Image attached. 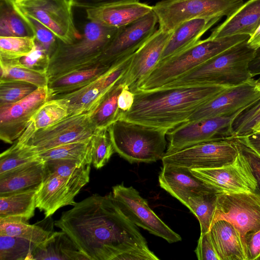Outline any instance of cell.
<instances>
[{"mask_svg":"<svg viewBox=\"0 0 260 260\" xmlns=\"http://www.w3.org/2000/svg\"><path fill=\"white\" fill-rule=\"evenodd\" d=\"M115 152L129 162H151L166 152L168 131L122 118L108 127Z\"/></svg>","mask_w":260,"mask_h":260,"instance_id":"6","label":"cell"},{"mask_svg":"<svg viewBox=\"0 0 260 260\" xmlns=\"http://www.w3.org/2000/svg\"><path fill=\"white\" fill-rule=\"evenodd\" d=\"M46 175L45 161L40 157L0 175V196L38 188Z\"/></svg>","mask_w":260,"mask_h":260,"instance_id":"22","label":"cell"},{"mask_svg":"<svg viewBox=\"0 0 260 260\" xmlns=\"http://www.w3.org/2000/svg\"><path fill=\"white\" fill-rule=\"evenodd\" d=\"M173 31L158 29L133 54L128 68L120 80L135 92L140 84L160 61L163 51Z\"/></svg>","mask_w":260,"mask_h":260,"instance_id":"19","label":"cell"},{"mask_svg":"<svg viewBox=\"0 0 260 260\" xmlns=\"http://www.w3.org/2000/svg\"><path fill=\"white\" fill-rule=\"evenodd\" d=\"M112 65L98 60L50 79L48 87L51 97L56 94L70 92L86 86L104 74Z\"/></svg>","mask_w":260,"mask_h":260,"instance_id":"25","label":"cell"},{"mask_svg":"<svg viewBox=\"0 0 260 260\" xmlns=\"http://www.w3.org/2000/svg\"><path fill=\"white\" fill-rule=\"evenodd\" d=\"M249 71L253 78L260 75V47L255 50L254 56L249 63Z\"/></svg>","mask_w":260,"mask_h":260,"instance_id":"50","label":"cell"},{"mask_svg":"<svg viewBox=\"0 0 260 260\" xmlns=\"http://www.w3.org/2000/svg\"><path fill=\"white\" fill-rule=\"evenodd\" d=\"M32 259L88 260L62 231L53 232L38 245L32 253Z\"/></svg>","mask_w":260,"mask_h":260,"instance_id":"27","label":"cell"},{"mask_svg":"<svg viewBox=\"0 0 260 260\" xmlns=\"http://www.w3.org/2000/svg\"><path fill=\"white\" fill-rule=\"evenodd\" d=\"M221 18H196L188 20L173 30L161 56L162 61L191 46Z\"/></svg>","mask_w":260,"mask_h":260,"instance_id":"26","label":"cell"},{"mask_svg":"<svg viewBox=\"0 0 260 260\" xmlns=\"http://www.w3.org/2000/svg\"><path fill=\"white\" fill-rule=\"evenodd\" d=\"M243 4V0H162L152 6V9L157 17L159 29L170 32L191 19L228 17Z\"/></svg>","mask_w":260,"mask_h":260,"instance_id":"7","label":"cell"},{"mask_svg":"<svg viewBox=\"0 0 260 260\" xmlns=\"http://www.w3.org/2000/svg\"><path fill=\"white\" fill-rule=\"evenodd\" d=\"M257 83H260V77L257 79L256 80Z\"/></svg>","mask_w":260,"mask_h":260,"instance_id":"57","label":"cell"},{"mask_svg":"<svg viewBox=\"0 0 260 260\" xmlns=\"http://www.w3.org/2000/svg\"><path fill=\"white\" fill-rule=\"evenodd\" d=\"M33 35L23 37L0 36V59H18L27 55L36 45Z\"/></svg>","mask_w":260,"mask_h":260,"instance_id":"36","label":"cell"},{"mask_svg":"<svg viewBox=\"0 0 260 260\" xmlns=\"http://www.w3.org/2000/svg\"><path fill=\"white\" fill-rule=\"evenodd\" d=\"M194 252L199 260H220L209 232L200 235Z\"/></svg>","mask_w":260,"mask_h":260,"instance_id":"45","label":"cell"},{"mask_svg":"<svg viewBox=\"0 0 260 260\" xmlns=\"http://www.w3.org/2000/svg\"><path fill=\"white\" fill-rule=\"evenodd\" d=\"M232 139L247 158L257 181V188L256 192L260 194V154L248 143L244 136L234 137Z\"/></svg>","mask_w":260,"mask_h":260,"instance_id":"44","label":"cell"},{"mask_svg":"<svg viewBox=\"0 0 260 260\" xmlns=\"http://www.w3.org/2000/svg\"><path fill=\"white\" fill-rule=\"evenodd\" d=\"M219 192L205 193L189 199L186 206L198 218L201 234L209 232L212 224L216 205L217 194Z\"/></svg>","mask_w":260,"mask_h":260,"instance_id":"33","label":"cell"},{"mask_svg":"<svg viewBox=\"0 0 260 260\" xmlns=\"http://www.w3.org/2000/svg\"><path fill=\"white\" fill-rule=\"evenodd\" d=\"M119 28L89 21L84 25L83 34L77 41L65 44L57 40L47 71L49 80L99 60Z\"/></svg>","mask_w":260,"mask_h":260,"instance_id":"5","label":"cell"},{"mask_svg":"<svg viewBox=\"0 0 260 260\" xmlns=\"http://www.w3.org/2000/svg\"><path fill=\"white\" fill-rule=\"evenodd\" d=\"M234 142L238 148V154L232 163L216 168L190 169V171L218 192H255L257 183L249 161Z\"/></svg>","mask_w":260,"mask_h":260,"instance_id":"14","label":"cell"},{"mask_svg":"<svg viewBox=\"0 0 260 260\" xmlns=\"http://www.w3.org/2000/svg\"><path fill=\"white\" fill-rule=\"evenodd\" d=\"M85 10L89 21L115 28L133 22L153 10L152 6L139 2L102 4Z\"/></svg>","mask_w":260,"mask_h":260,"instance_id":"21","label":"cell"},{"mask_svg":"<svg viewBox=\"0 0 260 260\" xmlns=\"http://www.w3.org/2000/svg\"><path fill=\"white\" fill-rule=\"evenodd\" d=\"M38 88L36 85L24 81H0V106L17 102Z\"/></svg>","mask_w":260,"mask_h":260,"instance_id":"41","label":"cell"},{"mask_svg":"<svg viewBox=\"0 0 260 260\" xmlns=\"http://www.w3.org/2000/svg\"><path fill=\"white\" fill-rule=\"evenodd\" d=\"M95 128L90 113L70 115L50 126L39 129L25 139L19 138L16 143L35 153L66 144L89 140Z\"/></svg>","mask_w":260,"mask_h":260,"instance_id":"9","label":"cell"},{"mask_svg":"<svg viewBox=\"0 0 260 260\" xmlns=\"http://www.w3.org/2000/svg\"><path fill=\"white\" fill-rule=\"evenodd\" d=\"M91 164L96 169L103 167L115 152L108 128L95 129L91 139Z\"/></svg>","mask_w":260,"mask_h":260,"instance_id":"37","label":"cell"},{"mask_svg":"<svg viewBox=\"0 0 260 260\" xmlns=\"http://www.w3.org/2000/svg\"><path fill=\"white\" fill-rule=\"evenodd\" d=\"M124 87L120 80L107 93L95 109L89 112L90 120L95 129L108 128L119 118L118 99Z\"/></svg>","mask_w":260,"mask_h":260,"instance_id":"30","label":"cell"},{"mask_svg":"<svg viewBox=\"0 0 260 260\" xmlns=\"http://www.w3.org/2000/svg\"><path fill=\"white\" fill-rule=\"evenodd\" d=\"M158 21L152 10L139 19L120 27L99 60L112 65L135 53L155 32Z\"/></svg>","mask_w":260,"mask_h":260,"instance_id":"16","label":"cell"},{"mask_svg":"<svg viewBox=\"0 0 260 260\" xmlns=\"http://www.w3.org/2000/svg\"><path fill=\"white\" fill-rule=\"evenodd\" d=\"M0 36L14 37L10 29L5 10L2 8L0 18Z\"/></svg>","mask_w":260,"mask_h":260,"instance_id":"51","label":"cell"},{"mask_svg":"<svg viewBox=\"0 0 260 260\" xmlns=\"http://www.w3.org/2000/svg\"><path fill=\"white\" fill-rule=\"evenodd\" d=\"M19 59H0V81H21L38 87L48 86L49 78L46 72L30 69L22 64Z\"/></svg>","mask_w":260,"mask_h":260,"instance_id":"31","label":"cell"},{"mask_svg":"<svg viewBox=\"0 0 260 260\" xmlns=\"http://www.w3.org/2000/svg\"><path fill=\"white\" fill-rule=\"evenodd\" d=\"M90 175L63 177L46 173L36 194V207L43 211L45 218L59 209L76 204L75 198L89 181Z\"/></svg>","mask_w":260,"mask_h":260,"instance_id":"17","label":"cell"},{"mask_svg":"<svg viewBox=\"0 0 260 260\" xmlns=\"http://www.w3.org/2000/svg\"><path fill=\"white\" fill-rule=\"evenodd\" d=\"M37 153L16 143L0 155V175L6 173L38 158Z\"/></svg>","mask_w":260,"mask_h":260,"instance_id":"38","label":"cell"},{"mask_svg":"<svg viewBox=\"0 0 260 260\" xmlns=\"http://www.w3.org/2000/svg\"><path fill=\"white\" fill-rule=\"evenodd\" d=\"M244 137L248 143L260 154V131Z\"/></svg>","mask_w":260,"mask_h":260,"instance_id":"52","label":"cell"},{"mask_svg":"<svg viewBox=\"0 0 260 260\" xmlns=\"http://www.w3.org/2000/svg\"><path fill=\"white\" fill-rule=\"evenodd\" d=\"M54 225L88 260H159L112 192L93 194L62 213Z\"/></svg>","mask_w":260,"mask_h":260,"instance_id":"1","label":"cell"},{"mask_svg":"<svg viewBox=\"0 0 260 260\" xmlns=\"http://www.w3.org/2000/svg\"><path fill=\"white\" fill-rule=\"evenodd\" d=\"M260 25V0H249L214 29L210 39L237 35L251 37Z\"/></svg>","mask_w":260,"mask_h":260,"instance_id":"23","label":"cell"},{"mask_svg":"<svg viewBox=\"0 0 260 260\" xmlns=\"http://www.w3.org/2000/svg\"><path fill=\"white\" fill-rule=\"evenodd\" d=\"M256 87L259 91H260V83H256Z\"/></svg>","mask_w":260,"mask_h":260,"instance_id":"56","label":"cell"},{"mask_svg":"<svg viewBox=\"0 0 260 260\" xmlns=\"http://www.w3.org/2000/svg\"><path fill=\"white\" fill-rule=\"evenodd\" d=\"M14 11L23 21L26 26L29 29L32 35L35 36L36 41L46 50L50 56L57 44V39L55 36L37 20L20 11Z\"/></svg>","mask_w":260,"mask_h":260,"instance_id":"42","label":"cell"},{"mask_svg":"<svg viewBox=\"0 0 260 260\" xmlns=\"http://www.w3.org/2000/svg\"><path fill=\"white\" fill-rule=\"evenodd\" d=\"M209 233L220 260H248L247 249L240 233L231 223L218 220Z\"/></svg>","mask_w":260,"mask_h":260,"instance_id":"24","label":"cell"},{"mask_svg":"<svg viewBox=\"0 0 260 260\" xmlns=\"http://www.w3.org/2000/svg\"><path fill=\"white\" fill-rule=\"evenodd\" d=\"M231 87L204 85L137 90L131 109L119 118L169 132L186 123L201 106Z\"/></svg>","mask_w":260,"mask_h":260,"instance_id":"2","label":"cell"},{"mask_svg":"<svg viewBox=\"0 0 260 260\" xmlns=\"http://www.w3.org/2000/svg\"><path fill=\"white\" fill-rule=\"evenodd\" d=\"M9 6L10 7V6ZM5 10L13 36L23 37L30 36L27 34L26 25L12 8L10 7V9H5Z\"/></svg>","mask_w":260,"mask_h":260,"instance_id":"46","label":"cell"},{"mask_svg":"<svg viewBox=\"0 0 260 260\" xmlns=\"http://www.w3.org/2000/svg\"><path fill=\"white\" fill-rule=\"evenodd\" d=\"M248 40L231 47L161 87L204 85L236 86L249 81L253 77L249 71V63L255 49L249 47Z\"/></svg>","mask_w":260,"mask_h":260,"instance_id":"3","label":"cell"},{"mask_svg":"<svg viewBox=\"0 0 260 260\" xmlns=\"http://www.w3.org/2000/svg\"><path fill=\"white\" fill-rule=\"evenodd\" d=\"M158 181L162 188L186 207L191 197L218 192L194 175L189 168L170 164H163Z\"/></svg>","mask_w":260,"mask_h":260,"instance_id":"20","label":"cell"},{"mask_svg":"<svg viewBox=\"0 0 260 260\" xmlns=\"http://www.w3.org/2000/svg\"><path fill=\"white\" fill-rule=\"evenodd\" d=\"M91 139L60 145L37 153L46 161L51 159H68L79 160L84 164H91Z\"/></svg>","mask_w":260,"mask_h":260,"instance_id":"32","label":"cell"},{"mask_svg":"<svg viewBox=\"0 0 260 260\" xmlns=\"http://www.w3.org/2000/svg\"><path fill=\"white\" fill-rule=\"evenodd\" d=\"M246 243L248 260H257L260 256V230L248 234Z\"/></svg>","mask_w":260,"mask_h":260,"instance_id":"47","label":"cell"},{"mask_svg":"<svg viewBox=\"0 0 260 260\" xmlns=\"http://www.w3.org/2000/svg\"><path fill=\"white\" fill-rule=\"evenodd\" d=\"M50 57L49 54L36 41L33 50L19 60L22 64L30 69L47 73Z\"/></svg>","mask_w":260,"mask_h":260,"instance_id":"43","label":"cell"},{"mask_svg":"<svg viewBox=\"0 0 260 260\" xmlns=\"http://www.w3.org/2000/svg\"><path fill=\"white\" fill-rule=\"evenodd\" d=\"M260 124V99L241 111L235 118L232 130L234 137L248 136Z\"/></svg>","mask_w":260,"mask_h":260,"instance_id":"39","label":"cell"},{"mask_svg":"<svg viewBox=\"0 0 260 260\" xmlns=\"http://www.w3.org/2000/svg\"><path fill=\"white\" fill-rule=\"evenodd\" d=\"M139 0H73L74 7L86 9L95 6L106 4L138 2Z\"/></svg>","mask_w":260,"mask_h":260,"instance_id":"49","label":"cell"},{"mask_svg":"<svg viewBox=\"0 0 260 260\" xmlns=\"http://www.w3.org/2000/svg\"><path fill=\"white\" fill-rule=\"evenodd\" d=\"M51 97L48 86L38 87L22 100L0 106V139L12 144L22 134L35 112Z\"/></svg>","mask_w":260,"mask_h":260,"instance_id":"15","label":"cell"},{"mask_svg":"<svg viewBox=\"0 0 260 260\" xmlns=\"http://www.w3.org/2000/svg\"><path fill=\"white\" fill-rule=\"evenodd\" d=\"M231 138L205 142L165 153L161 158L162 164L191 169L216 168L231 164L238 154V148Z\"/></svg>","mask_w":260,"mask_h":260,"instance_id":"13","label":"cell"},{"mask_svg":"<svg viewBox=\"0 0 260 260\" xmlns=\"http://www.w3.org/2000/svg\"><path fill=\"white\" fill-rule=\"evenodd\" d=\"M17 1H18V0H1V2L6 3H9L15 2Z\"/></svg>","mask_w":260,"mask_h":260,"instance_id":"54","label":"cell"},{"mask_svg":"<svg viewBox=\"0 0 260 260\" xmlns=\"http://www.w3.org/2000/svg\"><path fill=\"white\" fill-rule=\"evenodd\" d=\"M259 131H260V124L255 128V129L253 131V133L259 132Z\"/></svg>","mask_w":260,"mask_h":260,"instance_id":"55","label":"cell"},{"mask_svg":"<svg viewBox=\"0 0 260 260\" xmlns=\"http://www.w3.org/2000/svg\"><path fill=\"white\" fill-rule=\"evenodd\" d=\"M248 44L251 48L256 49L260 47V25L254 34L248 39Z\"/></svg>","mask_w":260,"mask_h":260,"instance_id":"53","label":"cell"},{"mask_svg":"<svg viewBox=\"0 0 260 260\" xmlns=\"http://www.w3.org/2000/svg\"><path fill=\"white\" fill-rule=\"evenodd\" d=\"M6 4L40 22L63 43H73L81 37L74 22L73 0H18Z\"/></svg>","mask_w":260,"mask_h":260,"instance_id":"8","label":"cell"},{"mask_svg":"<svg viewBox=\"0 0 260 260\" xmlns=\"http://www.w3.org/2000/svg\"><path fill=\"white\" fill-rule=\"evenodd\" d=\"M219 220L235 226L246 248V236L260 230V194L256 191L217 193L212 225Z\"/></svg>","mask_w":260,"mask_h":260,"instance_id":"10","label":"cell"},{"mask_svg":"<svg viewBox=\"0 0 260 260\" xmlns=\"http://www.w3.org/2000/svg\"><path fill=\"white\" fill-rule=\"evenodd\" d=\"M253 78L242 84L225 90L201 106L188 122L233 114L245 109L260 99V91Z\"/></svg>","mask_w":260,"mask_h":260,"instance_id":"18","label":"cell"},{"mask_svg":"<svg viewBox=\"0 0 260 260\" xmlns=\"http://www.w3.org/2000/svg\"><path fill=\"white\" fill-rule=\"evenodd\" d=\"M246 109V108H245ZM244 109L233 114L184 123L167 133L170 153L199 143L233 137L232 124Z\"/></svg>","mask_w":260,"mask_h":260,"instance_id":"11","label":"cell"},{"mask_svg":"<svg viewBox=\"0 0 260 260\" xmlns=\"http://www.w3.org/2000/svg\"><path fill=\"white\" fill-rule=\"evenodd\" d=\"M112 193L123 213L137 226L170 243L181 241V236L154 212L147 201L133 187L118 184L112 187Z\"/></svg>","mask_w":260,"mask_h":260,"instance_id":"12","label":"cell"},{"mask_svg":"<svg viewBox=\"0 0 260 260\" xmlns=\"http://www.w3.org/2000/svg\"><path fill=\"white\" fill-rule=\"evenodd\" d=\"M53 232L41 224H30L19 217L0 218V235L22 238L39 245L46 240Z\"/></svg>","mask_w":260,"mask_h":260,"instance_id":"29","label":"cell"},{"mask_svg":"<svg viewBox=\"0 0 260 260\" xmlns=\"http://www.w3.org/2000/svg\"><path fill=\"white\" fill-rule=\"evenodd\" d=\"M69 115L67 107L58 100H49L33 115L28 124L34 130L55 124Z\"/></svg>","mask_w":260,"mask_h":260,"instance_id":"35","label":"cell"},{"mask_svg":"<svg viewBox=\"0 0 260 260\" xmlns=\"http://www.w3.org/2000/svg\"><path fill=\"white\" fill-rule=\"evenodd\" d=\"M46 173L63 177H75L90 175V164L68 159H51L45 161Z\"/></svg>","mask_w":260,"mask_h":260,"instance_id":"40","label":"cell"},{"mask_svg":"<svg viewBox=\"0 0 260 260\" xmlns=\"http://www.w3.org/2000/svg\"><path fill=\"white\" fill-rule=\"evenodd\" d=\"M39 188L0 196V218L16 217L27 221L35 215Z\"/></svg>","mask_w":260,"mask_h":260,"instance_id":"28","label":"cell"},{"mask_svg":"<svg viewBox=\"0 0 260 260\" xmlns=\"http://www.w3.org/2000/svg\"><path fill=\"white\" fill-rule=\"evenodd\" d=\"M38 245L22 238L0 235V260H32Z\"/></svg>","mask_w":260,"mask_h":260,"instance_id":"34","label":"cell"},{"mask_svg":"<svg viewBox=\"0 0 260 260\" xmlns=\"http://www.w3.org/2000/svg\"><path fill=\"white\" fill-rule=\"evenodd\" d=\"M134 102V93L124 86L120 92L118 99V105L121 115L128 111ZM119 117V118H120Z\"/></svg>","mask_w":260,"mask_h":260,"instance_id":"48","label":"cell"},{"mask_svg":"<svg viewBox=\"0 0 260 260\" xmlns=\"http://www.w3.org/2000/svg\"><path fill=\"white\" fill-rule=\"evenodd\" d=\"M249 38L246 35H237L199 40L186 49L159 62L137 90L148 91L161 87Z\"/></svg>","mask_w":260,"mask_h":260,"instance_id":"4","label":"cell"}]
</instances>
